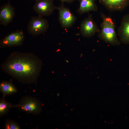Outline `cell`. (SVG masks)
Segmentation results:
<instances>
[{
	"label": "cell",
	"instance_id": "6da1fadb",
	"mask_svg": "<svg viewBox=\"0 0 129 129\" xmlns=\"http://www.w3.org/2000/svg\"><path fill=\"white\" fill-rule=\"evenodd\" d=\"M42 66L41 60L33 54L14 52L2 66L5 72L20 81L30 83L36 81Z\"/></svg>",
	"mask_w": 129,
	"mask_h": 129
},
{
	"label": "cell",
	"instance_id": "7a4b0ae2",
	"mask_svg": "<svg viewBox=\"0 0 129 129\" xmlns=\"http://www.w3.org/2000/svg\"><path fill=\"white\" fill-rule=\"evenodd\" d=\"M100 16L102 22L99 32L98 33V37L104 42L112 45H119L121 42L117 36L114 20L103 12L101 13Z\"/></svg>",
	"mask_w": 129,
	"mask_h": 129
},
{
	"label": "cell",
	"instance_id": "3957f363",
	"mask_svg": "<svg viewBox=\"0 0 129 129\" xmlns=\"http://www.w3.org/2000/svg\"><path fill=\"white\" fill-rule=\"evenodd\" d=\"M12 107L17 108L27 113L38 114L41 111L42 105L37 99L27 96L23 98L18 104L12 105Z\"/></svg>",
	"mask_w": 129,
	"mask_h": 129
},
{
	"label": "cell",
	"instance_id": "277c9868",
	"mask_svg": "<svg viewBox=\"0 0 129 129\" xmlns=\"http://www.w3.org/2000/svg\"><path fill=\"white\" fill-rule=\"evenodd\" d=\"M59 12V22L62 27L67 29L71 27L76 20V18L70 9L65 6L63 3L59 6L55 7Z\"/></svg>",
	"mask_w": 129,
	"mask_h": 129
},
{
	"label": "cell",
	"instance_id": "5b68a950",
	"mask_svg": "<svg viewBox=\"0 0 129 129\" xmlns=\"http://www.w3.org/2000/svg\"><path fill=\"white\" fill-rule=\"evenodd\" d=\"M49 27L47 20L38 16L31 18L28 25L27 30L30 34L36 35L46 32Z\"/></svg>",
	"mask_w": 129,
	"mask_h": 129
},
{
	"label": "cell",
	"instance_id": "8992f818",
	"mask_svg": "<svg viewBox=\"0 0 129 129\" xmlns=\"http://www.w3.org/2000/svg\"><path fill=\"white\" fill-rule=\"evenodd\" d=\"M100 29L94 21L92 14H89L88 16L81 22L80 27V31L81 35L86 38H90L98 33Z\"/></svg>",
	"mask_w": 129,
	"mask_h": 129
},
{
	"label": "cell",
	"instance_id": "52a82bcc",
	"mask_svg": "<svg viewBox=\"0 0 129 129\" xmlns=\"http://www.w3.org/2000/svg\"><path fill=\"white\" fill-rule=\"evenodd\" d=\"M33 9L42 16L51 15L55 9L53 0H36Z\"/></svg>",
	"mask_w": 129,
	"mask_h": 129
},
{
	"label": "cell",
	"instance_id": "ba28073f",
	"mask_svg": "<svg viewBox=\"0 0 129 129\" xmlns=\"http://www.w3.org/2000/svg\"><path fill=\"white\" fill-rule=\"evenodd\" d=\"M24 39L22 31H17L10 33L3 38L0 42V45L3 47L20 45Z\"/></svg>",
	"mask_w": 129,
	"mask_h": 129
},
{
	"label": "cell",
	"instance_id": "9c48e42d",
	"mask_svg": "<svg viewBox=\"0 0 129 129\" xmlns=\"http://www.w3.org/2000/svg\"><path fill=\"white\" fill-rule=\"evenodd\" d=\"M100 3L111 11H122L129 4V0H99Z\"/></svg>",
	"mask_w": 129,
	"mask_h": 129
},
{
	"label": "cell",
	"instance_id": "30bf717a",
	"mask_svg": "<svg viewBox=\"0 0 129 129\" xmlns=\"http://www.w3.org/2000/svg\"><path fill=\"white\" fill-rule=\"evenodd\" d=\"M118 34L121 42L124 44H129V14L123 17L118 30Z\"/></svg>",
	"mask_w": 129,
	"mask_h": 129
},
{
	"label": "cell",
	"instance_id": "8fae6325",
	"mask_svg": "<svg viewBox=\"0 0 129 129\" xmlns=\"http://www.w3.org/2000/svg\"><path fill=\"white\" fill-rule=\"evenodd\" d=\"M15 15L14 9L9 2L2 5L0 10V23L6 26L11 22Z\"/></svg>",
	"mask_w": 129,
	"mask_h": 129
},
{
	"label": "cell",
	"instance_id": "7c38bea8",
	"mask_svg": "<svg viewBox=\"0 0 129 129\" xmlns=\"http://www.w3.org/2000/svg\"><path fill=\"white\" fill-rule=\"evenodd\" d=\"M79 6L77 11L80 15L90 11L96 12L98 8L96 3V0H79Z\"/></svg>",
	"mask_w": 129,
	"mask_h": 129
},
{
	"label": "cell",
	"instance_id": "4fadbf2b",
	"mask_svg": "<svg viewBox=\"0 0 129 129\" xmlns=\"http://www.w3.org/2000/svg\"><path fill=\"white\" fill-rule=\"evenodd\" d=\"M0 90L4 98L6 95L12 94L17 91L16 87L12 83L7 81H3L0 83Z\"/></svg>",
	"mask_w": 129,
	"mask_h": 129
},
{
	"label": "cell",
	"instance_id": "5bb4252c",
	"mask_svg": "<svg viewBox=\"0 0 129 129\" xmlns=\"http://www.w3.org/2000/svg\"><path fill=\"white\" fill-rule=\"evenodd\" d=\"M12 105L9 102L4 99H1L0 102V115L3 116L8 112Z\"/></svg>",
	"mask_w": 129,
	"mask_h": 129
},
{
	"label": "cell",
	"instance_id": "9a60e30c",
	"mask_svg": "<svg viewBox=\"0 0 129 129\" xmlns=\"http://www.w3.org/2000/svg\"><path fill=\"white\" fill-rule=\"evenodd\" d=\"M5 129H19V125L16 122L11 120H7L5 125Z\"/></svg>",
	"mask_w": 129,
	"mask_h": 129
},
{
	"label": "cell",
	"instance_id": "2e32d148",
	"mask_svg": "<svg viewBox=\"0 0 129 129\" xmlns=\"http://www.w3.org/2000/svg\"><path fill=\"white\" fill-rule=\"evenodd\" d=\"M61 1L62 2L64 3L65 2L68 3H70L76 0H59Z\"/></svg>",
	"mask_w": 129,
	"mask_h": 129
},
{
	"label": "cell",
	"instance_id": "e0dca14e",
	"mask_svg": "<svg viewBox=\"0 0 129 129\" xmlns=\"http://www.w3.org/2000/svg\"></svg>",
	"mask_w": 129,
	"mask_h": 129
}]
</instances>
